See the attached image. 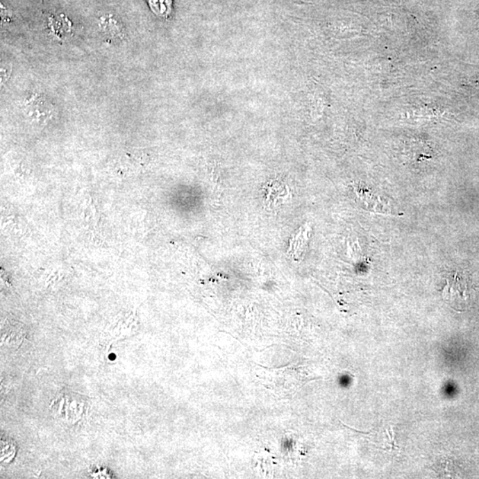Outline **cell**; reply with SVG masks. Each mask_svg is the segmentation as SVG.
<instances>
[{"mask_svg":"<svg viewBox=\"0 0 479 479\" xmlns=\"http://www.w3.org/2000/svg\"><path fill=\"white\" fill-rule=\"evenodd\" d=\"M444 301L456 311H464L469 303L468 280L462 274L455 271L446 278L442 290Z\"/></svg>","mask_w":479,"mask_h":479,"instance_id":"1","label":"cell"},{"mask_svg":"<svg viewBox=\"0 0 479 479\" xmlns=\"http://www.w3.org/2000/svg\"><path fill=\"white\" fill-rule=\"evenodd\" d=\"M149 5L151 6L155 14L168 17L172 9V0H149Z\"/></svg>","mask_w":479,"mask_h":479,"instance_id":"4","label":"cell"},{"mask_svg":"<svg viewBox=\"0 0 479 479\" xmlns=\"http://www.w3.org/2000/svg\"><path fill=\"white\" fill-rule=\"evenodd\" d=\"M100 27L108 36L111 37L122 38L124 28L122 24L113 15L102 16Z\"/></svg>","mask_w":479,"mask_h":479,"instance_id":"3","label":"cell"},{"mask_svg":"<svg viewBox=\"0 0 479 479\" xmlns=\"http://www.w3.org/2000/svg\"><path fill=\"white\" fill-rule=\"evenodd\" d=\"M26 110L32 117L40 119V118H47L52 114L53 108L47 100H44L40 96H33L27 102Z\"/></svg>","mask_w":479,"mask_h":479,"instance_id":"2","label":"cell"},{"mask_svg":"<svg viewBox=\"0 0 479 479\" xmlns=\"http://www.w3.org/2000/svg\"><path fill=\"white\" fill-rule=\"evenodd\" d=\"M12 72V64L2 62L1 65V82L5 83L9 78Z\"/></svg>","mask_w":479,"mask_h":479,"instance_id":"5","label":"cell"}]
</instances>
